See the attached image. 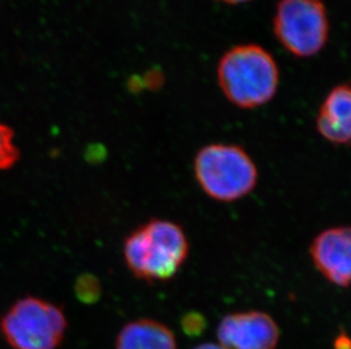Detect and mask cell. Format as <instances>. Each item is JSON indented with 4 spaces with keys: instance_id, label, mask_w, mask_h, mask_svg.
<instances>
[{
    "instance_id": "cell-1",
    "label": "cell",
    "mask_w": 351,
    "mask_h": 349,
    "mask_svg": "<svg viewBox=\"0 0 351 349\" xmlns=\"http://www.w3.org/2000/svg\"><path fill=\"white\" fill-rule=\"evenodd\" d=\"M189 241L173 221L150 219L125 238L123 253L134 277L147 283L176 277L189 257Z\"/></svg>"
},
{
    "instance_id": "cell-2",
    "label": "cell",
    "mask_w": 351,
    "mask_h": 349,
    "mask_svg": "<svg viewBox=\"0 0 351 349\" xmlns=\"http://www.w3.org/2000/svg\"><path fill=\"white\" fill-rule=\"evenodd\" d=\"M216 74L223 94L238 108H258L278 92V64L272 53L255 43L228 50L217 64Z\"/></svg>"
},
{
    "instance_id": "cell-3",
    "label": "cell",
    "mask_w": 351,
    "mask_h": 349,
    "mask_svg": "<svg viewBox=\"0 0 351 349\" xmlns=\"http://www.w3.org/2000/svg\"><path fill=\"white\" fill-rule=\"evenodd\" d=\"M199 186L219 202L238 201L255 190L258 170L254 159L237 144L213 143L200 148L193 161Z\"/></svg>"
},
{
    "instance_id": "cell-4",
    "label": "cell",
    "mask_w": 351,
    "mask_h": 349,
    "mask_svg": "<svg viewBox=\"0 0 351 349\" xmlns=\"http://www.w3.org/2000/svg\"><path fill=\"white\" fill-rule=\"evenodd\" d=\"M66 330L63 310L38 297L17 300L0 320V333L12 349H57Z\"/></svg>"
},
{
    "instance_id": "cell-5",
    "label": "cell",
    "mask_w": 351,
    "mask_h": 349,
    "mask_svg": "<svg viewBox=\"0 0 351 349\" xmlns=\"http://www.w3.org/2000/svg\"><path fill=\"white\" fill-rule=\"evenodd\" d=\"M273 32L292 56L314 57L330 36L328 10L323 0H280L273 17Z\"/></svg>"
},
{
    "instance_id": "cell-6",
    "label": "cell",
    "mask_w": 351,
    "mask_h": 349,
    "mask_svg": "<svg viewBox=\"0 0 351 349\" xmlns=\"http://www.w3.org/2000/svg\"><path fill=\"white\" fill-rule=\"evenodd\" d=\"M226 349H275L280 340L278 323L262 311L226 314L216 331Z\"/></svg>"
},
{
    "instance_id": "cell-7",
    "label": "cell",
    "mask_w": 351,
    "mask_h": 349,
    "mask_svg": "<svg viewBox=\"0 0 351 349\" xmlns=\"http://www.w3.org/2000/svg\"><path fill=\"white\" fill-rule=\"evenodd\" d=\"M315 268L335 286L348 288L351 276V229L337 226L321 231L309 247Z\"/></svg>"
},
{
    "instance_id": "cell-8",
    "label": "cell",
    "mask_w": 351,
    "mask_h": 349,
    "mask_svg": "<svg viewBox=\"0 0 351 349\" xmlns=\"http://www.w3.org/2000/svg\"><path fill=\"white\" fill-rule=\"evenodd\" d=\"M316 129L323 139L337 145H349L351 140V91L348 83L335 86L325 96Z\"/></svg>"
},
{
    "instance_id": "cell-9",
    "label": "cell",
    "mask_w": 351,
    "mask_h": 349,
    "mask_svg": "<svg viewBox=\"0 0 351 349\" xmlns=\"http://www.w3.org/2000/svg\"><path fill=\"white\" fill-rule=\"evenodd\" d=\"M115 349H178L176 335L164 323L139 319L119 331Z\"/></svg>"
},
{
    "instance_id": "cell-10",
    "label": "cell",
    "mask_w": 351,
    "mask_h": 349,
    "mask_svg": "<svg viewBox=\"0 0 351 349\" xmlns=\"http://www.w3.org/2000/svg\"><path fill=\"white\" fill-rule=\"evenodd\" d=\"M20 158V152L14 143L13 131L0 124V169L13 167Z\"/></svg>"
},
{
    "instance_id": "cell-11",
    "label": "cell",
    "mask_w": 351,
    "mask_h": 349,
    "mask_svg": "<svg viewBox=\"0 0 351 349\" xmlns=\"http://www.w3.org/2000/svg\"><path fill=\"white\" fill-rule=\"evenodd\" d=\"M75 290L80 300L86 303H91L99 297L100 285L93 276H83L77 280Z\"/></svg>"
},
{
    "instance_id": "cell-12",
    "label": "cell",
    "mask_w": 351,
    "mask_h": 349,
    "mask_svg": "<svg viewBox=\"0 0 351 349\" xmlns=\"http://www.w3.org/2000/svg\"><path fill=\"white\" fill-rule=\"evenodd\" d=\"M182 329L189 336H199L206 328V319L197 312L186 313L183 316Z\"/></svg>"
},
{
    "instance_id": "cell-13",
    "label": "cell",
    "mask_w": 351,
    "mask_h": 349,
    "mask_svg": "<svg viewBox=\"0 0 351 349\" xmlns=\"http://www.w3.org/2000/svg\"><path fill=\"white\" fill-rule=\"evenodd\" d=\"M335 349H350V339L346 331H340L338 336L335 337L333 341Z\"/></svg>"
},
{
    "instance_id": "cell-14",
    "label": "cell",
    "mask_w": 351,
    "mask_h": 349,
    "mask_svg": "<svg viewBox=\"0 0 351 349\" xmlns=\"http://www.w3.org/2000/svg\"><path fill=\"white\" fill-rule=\"evenodd\" d=\"M193 349H226L224 347L221 346V345H217V344H202V345H199V346L195 347Z\"/></svg>"
},
{
    "instance_id": "cell-15",
    "label": "cell",
    "mask_w": 351,
    "mask_h": 349,
    "mask_svg": "<svg viewBox=\"0 0 351 349\" xmlns=\"http://www.w3.org/2000/svg\"><path fill=\"white\" fill-rule=\"evenodd\" d=\"M221 3H228V5H240V3H249L252 0H217Z\"/></svg>"
}]
</instances>
